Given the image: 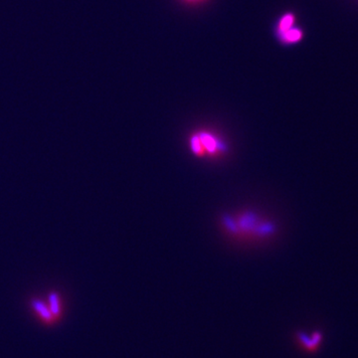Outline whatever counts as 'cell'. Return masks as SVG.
I'll list each match as a JSON object with an SVG mask.
<instances>
[{"instance_id":"6da1fadb","label":"cell","mask_w":358,"mask_h":358,"mask_svg":"<svg viewBox=\"0 0 358 358\" xmlns=\"http://www.w3.org/2000/svg\"><path fill=\"white\" fill-rule=\"evenodd\" d=\"M190 148L193 152L199 155H214L225 150L223 141L209 133H199L194 134L190 140Z\"/></svg>"},{"instance_id":"7a4b0ae2","label":"cell","mask_w":358,"mask_h":358,"mask_svg":"<svg viewBox=\"0 0 358 358\" xmlns=\"http://www.w3.org/2000/svg\"><path fill=\"white\" fill-rule=\"evenodd\" d=\"M300 341L301 345L305 346L308 352H315V350L319 348L320 343H322V334L320 331H315V333L313 334L312 338H310L306 334H301Z\"/></svg>"},{"instance_id":"3957f363","label":"cell","mask_w":358,"mask_h":358,"mask_svg":"<svg viewBox=\"0 0 358 358\" xmlns=\"http://www.w3.org/2000/svg\"><path fill=\"white\" fill-rule=\"evenodd\" d=\"M33 306H34L35 310L40 313L42 317L46 320L50 319V312H49L48 308H47L46 306L43 305L41 301H34Z\"/></svg>"},{"instance_id":"277c9868","label":"cell","mask_w":358,"mask_h":358,"mask_svg":"<svg viewBox=\"0 0 358 358\" xmlns=\"http://www.w3.org/2000/svg\"><path fill=\"white\" fill-rule=\"evenodd\" d=\"M294 18L292 17L291 15L286 16V17L282 18L281 21V25H280V29H281L282 32L287 31V30L289 29L291 27L292 23H293Z\"/></svg>"},{"instance_id":"5b68a950","label":"cell","mask_w":358,"mask_h":358,"mask_svg":"<svg viewBox=\"0 0 358 358\" xmlns=\"http://www.w3.org/2000/svg\"><path fill=\"white\" fill-rule=\"evenodd\" d=\"M282 33H285V38L288 39L289 41H296L301 37V33L296 31V30H292V31L287 30V31Z\"/></svg>"},{"instance_id":"8992f818","label":"cell","mask_w":358,"mask_h":358,"mask_svg":"<svg viewBox=\"0 0 358 358\" xmlns=\"http://www.w3.org/2000/svg\"><path fill=\"white\" fill-rule=\"evenodd\" d=\"M51 301V310L54 313H59V303L57 300V296H55V294H53V296H51L50 298Z\"/></svg>"}]
</instances>
